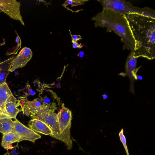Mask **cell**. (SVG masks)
I'll list each match as a JSON object with an SVG mask.
<instances>
[{
    "label": "cell",
    "mask_w": 155,
    "mask_h": 155,
    "mask_svg": "<svg viewBox=\"0 0 155 155\" xmlns=\"http://www.w3.org/2000/svg\"><path fill=\"white\" fill-rule=\"evenodd\" d=\"M12 94V93L6 82L0 85V118H5V103L8 98Z\"/></svg>",
    "instance_id": "5bb4252c"
},
{
    "label": "cell",
    "mask_w": 155,
    "mask_h": 155,
    "mask_svg": "<svg viewBox=\"0 0 155 155\" xmlns=\"http://www.w3.org/2000/svg\"><path fill=\"white\" fill-rule=\"evenodd\" d=\"M14 121L12 118H0V132L3 134L13 132Z\"/></svg>",
    "instance_id": "e0dca14e"
},
{
    "label": "cell",
    "mask_w": 155,
    "mask_h": 155,
    "mask_svg": "<svg viewBox=\"0 0 155 155\" xmlns=\"http://www.w3.org/2000/svg\"><path fill=\"white\" fill-rule=\"evenodd\" d=\"M39 97L47 107L52 112L57 110L60 104V98L52 90H42L39 94Z\"/></svg>",
    "instance_id": "ba28073f"
},
{
    "label": "cell",
    "mask_w": 155,
    "mask_h": 155,
    "mask_svg": "<svg viewBox=\"0 0 155 155\" xmlns=\"http://www.w3.org/2000/svg\"><path fill=\"white\" fill-rule=\"evenodd\" d=\"M20 137L18 135L14 132H11L3 134L1 145L7 150L13 147L12 144L15 142H19Z\"/></svg>",
    "instance_id": "9a60e30c"
},
{
    "label": "cell",
    "mask_w": 155,
    "mask_h": 155,
    "mask_svg": "<svg viewBox=\"0 0 155 155\" xmlns=\"http://www.w3.org/2000/svg\"><path fill=\"white\" fill-rule=\"evenodd\" d=\"M28 125L30 129L38 133L51 136L52 132L45 123L39 120L32 119L29 121Z\"/></svg>",
    "instance_id": "4fadbf2b"
},
{
    "label": "cell",
    "mask_w": 155,
    "mask_h": 155,
    "mask_svg": "<svg viewBox=\"0 0 155 155\" xmlns=\"http://www.w3.org/2000/svg\"><path fill=\"white\" fill-rule=\"evenodd\" d=\"M108 96L106 94H104L103 95V99H105L107 98Z\"/></svg>",
    "instance_id": "cb8c5ba5"
},
{
    "label": "cell",
    "mask_w": 155,
    "mask_h": 155,
    "mask_svg": "<svg viewBox=\"0 0 155 155\" xmlns=\"http://www.w3.org/2000/svg\"><path fill=\"white\" fill-rule=\"evenodd\" d=\"M16 56H13L0 63V85L5 82L13 61Z\"/></svg>",
    "instance_id": "2e32d148"
},
{
    "label": "cell",
    "mask_w": 155,
    "mask_h": 155,
    "mask_svg": "<svg viewBox=\"0 0 155 155\" xmlns=\"http://www.w3.org/2000/svg\"><path fill=\"white\" fill-rule=\"evenodd\" d=\"M70 35L71 37V42L74 43L77 41H79L82 39L80 35H72L71 34V32L70 30Z\"/></svg>",
    "instance_id": "ffe728a7"
},
{
    "label": "cell",
    "mask_w": 155,
    "mask_h": 155,
    "mask_svg": "<svg viewBox=\"0 0 155 155\" xmlns=\"http://www.w3.org/2000/svg\"><path fill=\"white\" fill-rule=\"evenodd\" d=\"M17 101L16 98L13 94L8 98L5 106V118L16 119V115L20 112V109L17 108Z\"/></svg>",
    "instance_id": "7c38bea8"
},
{
    "label": "cell",
    "mask_w": 155,
    "mask_h": 155,
    "mask_svg": "<svg viewBox=\"0 0 155 155\" xmlns=\"http://www.w3.org/2000/svg\"><path fill=\"white\" fill-rule=\"evenodd\" d=\"M57 114L60 134L64 140V143L67 146L68 149L71 150L72 147V142L70 134L71 112L68 108L63 106Z\"/></svg>",
    "instance_id": "5b68a950"
},
{
    "label": "cell",
    "mask_w": 155,
    "mask_h": 155,
    "mask_svg": "<svg viewBox=\"0 0 155 155\" xmlns=\"http://www.w3.org/2000/svg\"><path fill=\"white\" fill-rule=\"evenodd\" d=\"M137 62V58L134 57V52L131 51L126 60L125 69L126 74L130 78L131 82L130 91L134 93V82L137 80L136 74L138 68H136Z\"/></svg>",
    "instance_id": "30bf717a"
},
{
    "label": "cell",
    "mask_w": 155,
    "mask_h": 155,
    "mask_svg": "<svg viewBox=\"0 0 155 155\" xmlns=\"http://www.w3.org/2000/svg\"><path fill=\"white\" fill-rule=\"evenodd\" d=\"M136 42L134 57L155 58V19L136 14H124Z\"/></svg>",
    "instance_id": "6da1fadb"
},
{
    "label": "cell",
    "mask_w": 155,
    "mask_h": 155,
    "mask_svg": "<svg viewBox=\"0 0 155 155\" xmlns=\"http://www.w3.org/2000/svg\"><path fill=\"white\" fill-rule=\"evenodd\" d=\"M21 105L22 110L26 115L29 116L39 109L47 108L40 98H36L32 101L24 99Z\"/></svg>",
    "instance_id": "8fae6325"
},
{
    "label": "cell",
    "mask_w": 155,
    "mask_h": 155,
    "mask_svg": "<svg viewBox=\"0 0 155 155\" xmlns=\"http://www.w3.org/2000/svg\"><path fill=\"white\" fill-rule=\"evenodd\" d=\"M120 140L123 145L127 155H130L127 144L126 137L124 134V129L122 128L118 134Z\"/></svg>",
    "instance_id": "d6986e66"
},
{
    "label": "cell",
    "mask_w": 155,
    "mask_h": 155,
    "mask_svg": "<svg viewBox=\"0 0 155 155\" xmlns=\"http://www.w3.org/2000/svg\"><path fill=\"white\" fill-rule=\"evenodd\" d=\"M86 0H68L65 1L62 4L63 6L71 5V6H75L79 5H84L85 2L88 1Z\"/></svg>",
    "instance_id": "ac0fdd59"
},
{
    "label": "cell",
    "mask_w": 155,
    "mask_h": 155,
    "mask_svg": "<svg viewBox=\"0 0 155 155\" xmlns=\"http://www.w3.org/2000/svg\"><path fill=\"white\" fill-rule=\"evenodd\" d=\"M72 46L73 48H81L83 47V45H81V43L79 44L77 41H76L73 43Z\"/></svg>",
    "instance_id": "44dd1931"
},
{
    "label": "cell",
    "mask_w": 155,
    "mask_h": 155,
    "mask_svg": "<svg viewBox=\"0 0 155 155\" xmlns=\"http://www.w3.org/2000/svg\"><path fill=\"white\" fill-rule=\"evenodd\" d=\"M32 54V52L30 48L26 47L23 48L14 58L10 71L12 72L17 68L24 67L31 60Z\"/></svg>",
    "instance_id": "9c48e42d"
},
{
    "label": "cell",
    "mask_w": 155,
    "mask_h": 155,
    "mask_svg": "<svg viewBox=\"0 0 155 155\" xmlns=\"http://www.w3.org/2000/svg\"><path fill=\"white\" fill-rule=\"evenodd\" d=\"M103 9H108L120 13L136 14L155 19V11L149 7L141 8L124 0H99Z\"/></svg>",
    "instance_id": "3957f363"
},
{
    "label": "cell",
    "mask_w": 155,
    "mask_h": 155,
    "mask_svg": "<svg viewBox=\"0 0 155 155\" xmlns=\"http://www.w3.org/2000/svg\"><path fill=\"white\" fill-rule=\"evenodd\" d=\"M84 55V53L83 51L79 52L78 54V56L80 57H82Z\"/></svg>",
    "instance_id": "7402d4cb"
},
{
    "label": "cell",
    "mask_w": 155,
    "mask_h": 155,
    "mask_svg": "<svg viewBox=\"0 0 155 155\" xmlns=\"http://www.w3.org/2000/svg\"><path fill=\"white\" fill-rule=\"evenodd\" d=\"M143 78L142 76L140 75L137 76V79L141 80L143 79Z\"/></svg>",
    "instance_id": "603a6c76"
},
{
    "label": "cell",
    "mask_w": 155,
    "mask_h": 155,
    "mask_svg": "<svg viewBox=\"0 0 155 155\" xmlns=\"http://www.w3.org/2000/svg\"><path fill=\"white\" fill-rule=\"evenodd\" d=\"M91 20L95 21V27L106 28L107 32L114 31L119 35L124 44L123 50L134 51L136 42L124 14L110 9H103L102 12L92 17Z\"/></svg>",
    "instance_id": "7a4b0ae2"
},
{
    "label": "cell",
    "mask_w": 155,
    "mask_h": 155,
    "mask_svg": "<svg viewBox=\"0 0 155 155\" xmlns=\"http://www.w3.org/2000/svg\"><path fill=\"white\" fill-rule=\"evenodd\" d=\"M32 119L40 120L46 124L52 132V137L64 142L60 134L58 114L45 108L39 109L30 116Z\"/></svg>",
    "instance_id": "277c9868"
},
{
    "label": "cell",
    "mask_w": 155,
    "mask_h": 155,
    "mask_svg": "<svg viewBox=\"0 0 155 155\" xmlns=\"http://www.w3.org/2000/svg\"><path fill=\"white\" fill-rule=\"evenodd\" d=\"M13 132L17 133L20 137L19 142L27 140L34 143L41 138V136L21 123L16 119L14 121Z\"/></svg>",
    "instance_id": "52a82bcc"
},
{
    "label": "cell",
    "mask_w": 155,
    "mask_h": 155,
    "mask_svg": "<svg viewBox=\"0 0 155 155\" xmlns=\"http://www.w3.org/2000/svg\"><path fill=\"white\" fill-rule=\"evenodd\" d=\"M20 3L15 0H0V10L14 20L25 25L20 12Z\"/></svg>",
    "instance_id": "8992f818"
}]
</instances>
